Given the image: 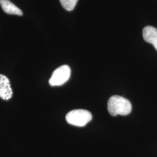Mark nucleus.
I'll return each mask as SVG.
<instances>
[{
  "label": "nucleus",
  "mask_w": 157,
  "mask_h": 157,
  "mask_svg": "<svg viewBox=\"0 0 157 157\" xmlns=\"http://www.w3.org/2000/svg\"><path fill=\"white\" fill-rule=\"evenodd\" d=\"M108 111L113 117L120 115H127L132 109V104L130 101L119 95H113L108 101Z\"/></svg>",
  "instance_id": "f257e3e1"
},
{
  "label": "nucleus",
  "mask_w": 157,
  "mask_h": 157,
  "mask_svg": "<svg viewBox=\"0 0 157 157\" xmlns=\"http://www.w3.org/2000/svg\"><path fill=\"white\" fill-rule=\"evenodd\" d=\"M143 39L146 42L154 45L157 51V29L151 26H147L143 30Z\"/></svg>",
  "instance_id": "39448f33"
},
{
  "label": "nucleus",
  "mask_w": 157,
  "mask_h": 157,
  "mask_svg": "<svg viewBox=\"0 0 157 157\" xmlns=\"http://www.w3.org/2000/svg\"><path fill=\"white\" fill-rule=\"evenodd\" d=\"M71 73V68L68 65L61 66L54 71L49 80V83L51 86H61L69 79Z\"/></svg>",
  "instance_id": "7ed1b4c3"
},
{
  "label": "nucleus",
  "mask_w": 157,
  "mask_h": 157,
  "mask_svg": "<svg viewBox=\"0 0 157 157\" xmlns=\"http://www.w3.org/2000/svg\"><path fill=\"white\" fill-rule=\"evenodd\" d=\"M10 82L8 78L4 75L0 74V98L4 100H10L12 96Z\"/></svg>",
  "instance_id": "20e7f679"
},
{
  "label": "nucleus",
  "mask_w": 157,
  "mask_h": 157,
  "mask_svg": "<svg viewBox=\"0 0 157 157\" xmlns=\"http://www.w3.org/2000/svg\"><path fill=\"white\" fill-rule=\"evenodd\" d=\"M0 5L6 13L22 16L23 12L9 0H0Z\"/></svg>",
  "instance_id": "423d86ee"
},
{
  "label": "nucleus",
  "mask_w": 157,
  "mask_h": 157,
  "mask_svg": "<svg viewBox=\"0 0 157 157\" xmlns=\"http://www.w3.org/2000/svg\"><path fill=\"white\" fill-rule=\"evenodd\" d=\"M63 8L67 11H72L76 5L78 0H59Z\"/></svg>",
  "instance_id": "0eeeda50"
},
{
  "label": "nucleus",
  "mask_w": 157,
  "mask_h": 157,
  "mask_svg": "<svg viewBox=\"0 0 157 157\" xmlns=\"http://www.w3.org/2000/svg\"><path fill=\"white\" fill-rule=\"evenodd\" d=\"M92 119V115L85 109H75L68 112L66 120L68 124L73 126L82 127L88 124Z\"/></svg>",
  "instance_id": "f03ea898"
}]
</instances>
